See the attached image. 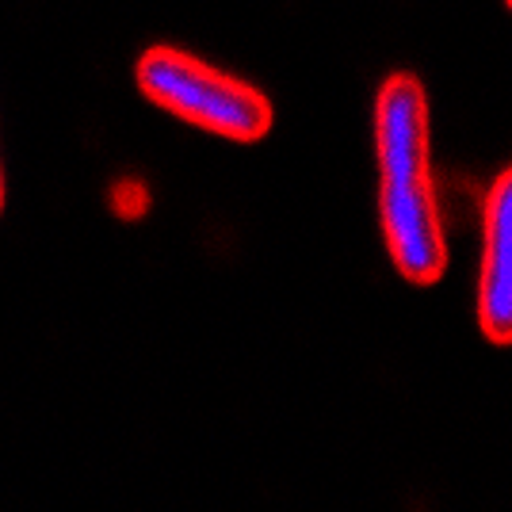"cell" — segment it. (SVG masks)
Returning a JSON list of instances; mask_svg holds the SVG:
<instances>
[{
	"label": "cell",
	"instance_id": "1",
	"mask_svg": "<svg viewBox=\"0 0 512 512\" xmlns=\"http://www.w3.org/2000/svg\"><path fill=\"white\" fill-rule=\"evenodd\" d=\"M375 153H379V214L394 268L428 287L448 272L444 214L432 184L428 96L413 73H390L375 100Z\"/></svg>",
	"mask_w": 512,
	"mask_h": 512
},
{
	"label": "cell",
	"instance_id": "2",
	"mask_svg": "<svg viewBox=\"0 0 512 512\" xmlns=\"http://www.w3.org/2000/svg\"><path fill=\"white\" fill-rule=\"evenodd\" d=\"M134 73H138V88L157 107L180 115L184 123L222 134V138L260 142L276 123V111L260 88L245 85L184 50L150 46L138 58Z\"/></svg>",
	"mask_w": 512,
	"mask_h": 512
},
{
	"label": "cell",
	"instance_id": "3",
	"mask_svg": "<svg viewBox=\"0 0 512 512\" xmlns=\"http://www.w3.org/2000/svg\"><path fill=\"white\" fill-rule=\"evenodd\" d=\"M486 249L478 276V325L493 344H512V165L486 195Z\"/></svg>",
	"mask_w": 512,
	"mask_h": 512
},
{
	"label": "cell",
	"instance_id": "4",
	"mask_svg": "<svg viewBox=\"0 0 512 512\" xmlns=\"http://www.w3.org/2000/svg\"><path fill=\"white\" fill-rule=\"evenodd\" d=\"M0 211H4V176H0Z\"/></svg>",
	"mask_w": 512,
	"mask_h": 512
},
{
	"label": "cell",
	"instance_id": "5",
	"mask_svg": "<svg viewBox=\"0 0 512 512\" xmlns=\"http://www.w3.org/2000/svg\"><path fill=\"white\" fill-rule=\"evenodd\" d=\"M509 8H512V0H509Z\"/></svg>",
	"mask_w": 512,
	"mask_h": 512
}]
</instances>
